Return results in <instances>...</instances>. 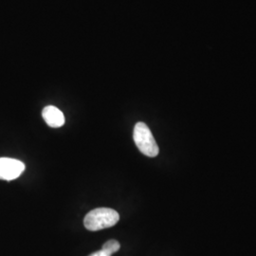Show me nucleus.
Listing matches in <instances>:
<instances>
[{
    "label": "nucleus",
    "instance_id": "1",
    "mask_svg": "<svg viewBox=\"0 0 256 256\" xmlns=\"http://www.w3.org/2000/svg\"><path fill=\"white\" fill-rule=\"evenodd\" d=\"M120 220L118 212L110 208H97L90 210L84 218V224L88 230H100L115 226Z\"/></svg>",
    "mask_w": 256,
    "mask_h": 256
},
{
    "label": "nucleus",
    "instance_id": "2",
    "mask_svg": "<svg viewBox=\"0 0 256 256\" xmlns=\"http://www.w3.org/2000/svg\"><path fill=\"white\" fill-rule=\"evenodd\" d=\"M133 138L140 153L150 158H154L158 155L160 149L156 142L154 136L144 122H140L135 126Z\"/></svg>",
    "mask_w": 256,
    "mask_h": 256
},
{
    "label": "nucleus",
    "instance_id": "3",
    "mask_svg": "<svg viewBox=\"0 0 256 256\" xmlns=\"http://www.w3.org/2000/svg\"><path fill=\"white\" fill-rule=\"evenodd\" d=\"M25 170V164L16 158H0V180H14Z\"/></svg>",
    "mask_w": 256,
    "mask_h": 256
},
{
    "label": "nucleus",
    "instance_id": "4",
    "mask_svg": "<svg viewBox=\"0 0 256 256\" xmlns=\"http://www.w3.org/2000/svg\"><path fill=\"white\" fill-rule=\"evenodd\" d=\"M42 116L46 124L52 128L63 126L64 124V116L63 112L54 106H48L42 112Z\"/></svg>",
    "mask_w": 256,
    "mask_h": 256
},
{
    "label": "nucleus",
    "instance_id": "5",
    "mask_svg": "<svg viewBox=\"0 0 256 256\" xmlns=\"http://www.w3.org/2000/svg\"><path fill=\"white\" fill-rule=\"evenodd\" d=\"M120 248L119 242L117 240H114V239H111L106 241L102 247V250L108 256H111L113 254L117 252Z\"/></svg>",
    "mask_w": 256,
    "mask_h": 256
},
{
    "label": "nucleus",
    "instance_id": "6",
    "mask_svg": "<svg viewBox=\"0 0 256 256\" xmlns=\"http://www.w3.org/2000/svg\"><path fill=\"white\" fill-rule=\"evenodd\" d=\"M90 256H108L104 252H102V250H98V252H93Z\"/></svg>",
    "mask_w": 256,
    "mask_h": 256
}]
</instances>
